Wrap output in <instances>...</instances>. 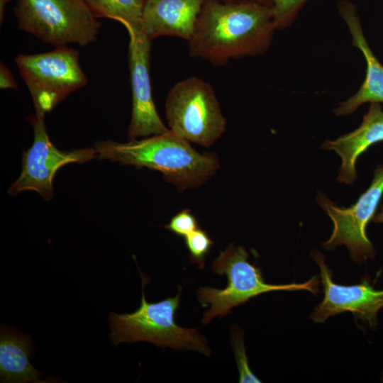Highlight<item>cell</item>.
<instances>
[{"instance_id": "603a6c76", "label": "cell", "mask_w": 383, "mask_h": 383, "mask_svg": "<svg viewBox=\"0 0 383 383\" xmlns=\"http://www.w3.org/2000/svg\"><path fill=\"white\" fill-rule=\"evenodd\" d=\"M10 0H0V21L1 23L4 18L5 6Z\"/></svg>"}, {"instance_id": "2e32d148", "label": "cell", "mask_w": 383, "mask_h": 383, "mask_svg": "<svg viewBox=\"0 0 383 383\" xmlns=\"http://www.w3.org/2000/svg\"><path fill=\"white\" fill-rule=\"evenodd\" d=\"M96 18L120 22L126 30H141L144 0H85Z\"/></svg>"}, {"instance_id": "7402d4cb", "label": "cell", "mask_w": 383, "mask_h": 383, "mask_svg": "<svg viewBox=\"0 0 383 383\" xmlns=\"http://www.w3.org/2000/svg\"><path fill=\"white\" fill-rule=\"evenodd\" d=\"M218 1L224 2V3H234V2L251 1L260 3L264 5L272 6L275 0H218Z\"/></svg>"}, {"instance_id": "ac0fdd59", "label": "cell", "mask_w": 383, "mask_h": 383, "mask_svg": "<svg viewBox=\"0 0 383 383\" xmlns=\"http://www.w3.org/2000/svg\"><path fill=\"white\" fill-rule=\"evenodd\" d=\"M309 0H275L272 6L276 28L285 29L296 19Z\"/></svg>"}, {"instance_id": "7c38bea8", "label": "cell", "mask_w": 383, "mask_h": 383, "mask_svg": "<svg viewBox=\"0 0 383 383\" xmlns=\"http://www.w3.org/2000/svg\"><path fill=\"white\" fill-rule=\"evenodd\" d=\"M337 7L348 26L352 45L360 50L366 62L365 78L358 91L333 110L336 116H346L364 104L383 103V65L365 38L356 6L349 0H341Z\"/></svg>"}, {"instance_id": "8fae6325", "label": "cell", "mask_w": 383, "mask_h": 383, "mask_svg": "<svg viewBox=\"0 0 383 383\" xmlns=\"http://www.w3.org/2000/svg\"><path fill=\"white\" fill-rule=\"evenodd\" d=\"M311 256L320 268L324 298L310 318L316 323H323L331 316L350 311L356 318L366 321L372 328H375L377 313L383 307V290L375 289L367 279L356 285L337 284L332 280V272L323 255L313 250Z\"/></svg>"}, {"instance_id": "277c9868", "label": "cell", "mask_w": 383, "mask_h": 383, "mask_svg": "<svg viewBox=\"0 0 383 383\" xmlns=\"http://www.w3.org/2000/svg\"><path fill=\"white\" fill-rule=\"evenodd\" d=\"M249 254L242 246L230 244L221 251L212 264L215 273L227 277L224 289L201 287L197 299L203 306L210 305L201 322L207 324L212 318L223 317L235 306L245 303L261 294L274 291L308 290L316 294L318 292V279L313 277L301 284H270L266 283L260 269L248 260Z\"/></svg>"}, {"instance_id": "5bb4252c", "label": "cell", "mask_w": 383, "mask_h": 383, "mask_svg": "<svg viewBox=\"0 0 383 383\" xmlns=\"http://www.w3.org/2000/svg\"><path fill=\"white\" fill-rule=\"evenodd\" d=\"M383 141V109L371 103L360 126L334 140H326L321 148L334 150L342 160L337 181L352 184L357 177L355 164L360 155L372 145Z\"/></svg>"}, {"instance_id": "8992f818", "label": "cell", "mask_w": 383, "mask_h": 383, "mask_svg": "<svg viewBox=\"0 0 383 383\" xmlns=\"http://www.w3.org/2000/svg\"><path fill=\"white\" fill-rule=\"evenodd\" d=\"M170 130L204 147L212 145L226 130V118L211 85L197 77L177 82L165 102Z\"/></svg>"}, {"instance_id": "3957f363", "label": "cell", "mask_w": 383, "mask_h": 383, "mask_svg": "<svg viewBox=\"0 0 383 383\" xmlns=\"http://www.w3.org/2000/svg\"><path fill=\"white\" fill-rule=\"evenodd\" d=\"M140 274L142 298L138 309L131 313H109L112 345L117 346L123 342L147 341L162 348L196 350L209 357L211 350L207 345V340L197 329L182 328L175 322L176 311L180 304L181 289L174 297L149 303L145 295V287L149 278L140 271Z\"/></svg>"}, {"instance_id": "7a4b0ae2", "label": "cell", "mask_w": 383, "mask_h": 383, "mask_svg": "<svg viewBox=\"0 0 383 383\" xmlns=\"http://www.w3.org/2000/svg\"><path fill=\"white\" fill-rule=\"evenodd\" d=\"M189 143L170 130L126 143L97 141L94 148L100 159L159 171L182 191L205 183L220 167L214 154L200 153Z\"/></svg>"}, {"instance_id": "44dd1931", "label": "cell", "mask_w": 383, "mask_h": 383, "mask_svg": "<svg viewBox=\"0 0 383 383\" xmlns=\"http://www.w3.org/2000/svg\"><path fill=\"white\" fill-rule=\"evenodd\" d=\"M0 88L18 89V85L10 69L2 62L0 63Z\"/></svg>"}, {"instance_id": "cb8c5ba5", "label": "cell", "mask_w": 383, "mask_h": 383, "mask_svg": "<svg viewBox=\"0 0 383 383\" xmlns=\"http://www.w3.org/2000/svg\"><path fill=\"white\" fill-rule=\"evenodd\" d=\"M372 221L374 223H383V206L381 207L380 211L375 214Z\"/></svg>"}, {"instance_id": "e0dca14e", "label": "cell", "mask_w": 383, "mask_h": 383, "mask_svg": "<svg viewBox=\"0 0 383 383\" xmlns=\"http://www.w3.org/2000/svg\"><path fill=\"white\" fill-rule=\"evenodd\" d=\"M184 243L189 252L191 262L197 264L199 268H204L205 257L214 243L208 233L197 228L184 237Z\"/></svg>"}, {"instance_id": "6da1fadb", "label": "cell", "mask_w": 383, "mask_h": 383, "mask_svg": "<svg viewBox=\"0 0 383 383\" xmlns=\"http://www.w3.org/2000/svg\"><path fill=\"white\" fill-rule=\"evenodd\" d=\"M275 30L272 6L206 0L188 41L189 53L215 66L259 56L270 48Z\"/></svg>"}, {"instance_id": "5b68a950", "label": "cell", "mask_w": 383, "mask_h": 383, "mask_svg": "<svg viewBox=\"0 0 383 383\" xmlns=\"http://www.w3.org/2000/svg\"><path fill=\"white\" fill-rule=\"evenodd\" d=\"M18 28L55 48L96 41L101 22L85 0H17Z\"/></svg>"}, {"instance_id": "ba28073f", "label": "cell", "mask_w": 383, "mask_h": 383, "mask_svg": "<svg viewBox=\"0 0 383 383\" xmlns=\"http://www.w3.org/2000/svg\"><path fill=\"white\" fill-rule=\"evenodd\" d=\"M382 195L383 165L376 168L371 184L348 208L338 206L324 194L318 192L317 202L333 223L332 234L323 246L331 250L344 245L356 262L373 259L375 251L366 234V227L373 220Z\"/></svg>"}, {"instance_id": "9c48e42d", "label": "cell", "mask_w": 383, "mask_h": 383, "mask_svg": "<svg viewBox=\"0 0 383 383\" xmlns=\"http://www.w3.org/2000/svg\"><path fill=\"white\" fill-rule=\"evenodd\" d=\"M45 116L35 113L28 118L33 128L34 140L31 147L23 153L21 173L9 189L10 195L33 190L49 201L53 194V179L61 167L74 162L85 163L97 157L94 148L70 151L57 149L47 133Z\"/></svg>"}, {"instance_id": "ffe728a7", "label": "cell", "mask_w": 383, "mask_h": 383, "mask_svg": "<svg viewBox=\"0 0 383 383\" xmlns=\"http://www.w3.org/2000/svg\"><path fill=\"white\" fill-rule=\"evenodd\" d=\"M165 228L178 236L185 237L198 228V222L189 209H183L176 213Z\"/></svg>"}, {"instance_id": "d6986e66", "label": "cell", "mask_w": 383, "mask_h": 383, "mask_svg": "<svg viewBox=\"0 0 383 383\" xmlns=\"http://www.w3.org/2000/svg\"><path fill=\"white\" fill-rule=\"evenodd\" d=\"M231 344L237 363L240 383H260L261 381L251 371L246 355L243 337L238 331L231 335Z\"/></svg>"}, {"instance_id": "4fadbf2b", "label": "cell", "mask_w": 383, "mask_h": 383, "mask_svg": "<svg viewBox=\"0 0 383 383\" xmlns=\"http://www.w3.org/2000/svg\"><path fill=\"white\" fill-rule=\"evenodd\" d=\"M206 0H144L141 30L152 40L174 36L189 41Z\"/></svg>"}, {"instance_id": "9a60e30c", "label": "cell", "mask_w": 383, "mask_h": 383, "mask_svg": "<svg viewBox=\"0 0 383 383\" xmlns=\"http://www.w3.org/2000/svg\"><path fill=\"white\" fill-rule=\"evenodd\" d=\"M30 336L5 326L0 331L1 382H44L29 361Z\"/></svg>"}, {"instance_id": "52a82bcc", "label": "cell", "mask_w": 383, "mask_h": 383, "mask_svg": "<svg viewBox=\"0 0 383 383\" xmlns=\"http://www.w3.org/2000/svg\"><path fill=\"white\" fill-rule=\"evenodd\" d=\"M15 62L35 113L45 115L88 82L79 64V51L67 46L46 52L19 55Z\"/></svg>"}, {"instance_id": "30bf717a", "label": "cell", "mask_w": 383, "mask_h": 383, "mask_svg": "<svg viewBox=\"0 0 383 383\" xmlns=\"http://www.w3.org/2000/svg\"><path fill=\"white\" fill-rule=\"evenodd\" d=\"M128 62L132 91V113L128 128L131 140L170 131L157 111L150 76L151 40L141 30H127Z\"/></svg>"}]
</instances>
